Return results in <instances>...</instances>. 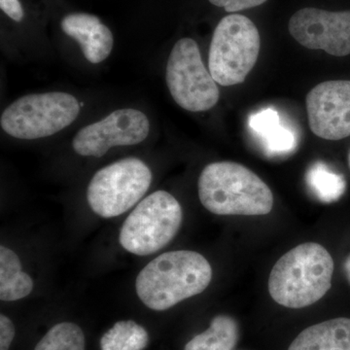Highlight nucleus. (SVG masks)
<instances>
[{"mask_svg":"<svg viewBox=\"0 0 350 350\" xmlns=\"http://www.w3.org/2000/svg\"><path fill=\"white\" fill-rule=\"evenodd\" d=\"M288 350H350V319L340 317L308 327Z\"/></svg>","mask_w":350,"mask_h":350,"instance_id":"13","label":"nucleus"},{"mask_svg":"<svg viewBox=\"0 0 350 350\" xmlns=\"http://www.w3.org/2000/svg\"><path fill=\"white\" fill-rule=\"evenodd\" d=\"M165 79L175 103L188 111H207L220 98L217 83L204 66L194 39L182 38L175 43Z\"/></svg>","mask_w":350,"mask_h":350,"instance_id":"8","label":"nucleus"},{"mask_svg":"<svg viewBox=\"0 0 350 350\" xmlns=\"http://www.w3.org/2000/svg\"><path fill=\"white\" fill-rule=\"evenodd\" d=\"M33 286L31 276L23 271L19 256L10 248L0 246V300H22L31 293Z\"/></svg>","mask_w":350,"mask_h":350,"instance_id":"15","label":"nucleus"},{"mask_svg":"<svg viewBox=\"0 0 350 350\" xmlns=\"http://www.w3.org/2000/svg\"><path fill=\"white\" fill-rule=\"evenodd\" d=\"M80 112V103L64 92L31 94L11 103L2 113L0 126L10 137L38 139L56 135L71 125Z\"/></svg>","mask_w":350,"mask_h":350,"instance_id":"6","label":"nucleus"},{"mask_svg":"<svg viewBox=\"0 0 350 350\" xmlns=\"http://www.w3.org/2000/svg\"><path fill=\"white\" fill-rule=\"evenodd\" d=\"M183 221L178 200L157 191L138 202L120 230L122 247L137 256L158 252L175 238Z\"/></svg>","mask_w":350,"mask_h":350,"instance_id":"4","label":"nucleus"},{"mask_svg":"<svg viewBox=\"0 0 350 350\" xmlns=\"http://www.w3.org/2000/svg\"><path fill=\"white\" fill-rule=\"evenodd\" d=\"M288 29L295 40L308 49L323 50L336 57L350 55V11L301 9L292 16Z\"/></svg>","mask_w":350,"mask_h":350,"instance_id":"10","label":"nucleus"},{"mask_svg":"<svg viewBox=\"0 0 350 350\" xmlns=\"http://www.w3.org/2000/svg\"><path fill=\"white\" fill-rule=\"evenodd\" d=\"M149 342L148 332L133 320L116 322L100 338L101 350H144Z\"/></svg>","mask_w":350,"mask_h":350,"instance_id":"18","label":"nucleus"},{"mask_svg":"<svg viewBox=\"0 0 350 350\" xmlns=\"http://www.w3.org/2000/svg\"><path fill=\"white\" fill-rule=\"evenodd\" d=\"M349 167H350V153H349Z\"/></svg>","mask_w":350,"mask_h":350,"instance_id":"24","label":"nucleus"},{"mask_svg":"<svg viewBox=\"0 0 350 350\" xmlns=\"http://www.w3.org/2000/svg\"><path fill=\"white\" fill-rule=\"evenodd\" d=\"M15 337V326L12 320L3 313L0 314V350H9Z\"/></svg>","mask_w":350,"mask_h":350,"instance_id":"21","label":"nucleus"},{"mask_svg":"<svg viewBox=\"0 0 350 350\" xmlns=\"http://www.w3.org/2000/svg\"><path fill=\"white\" fill-rule=\"evenodd\" d=\"M0 8L15 22L24 19V9L19 0H0Z\"/></svg>","mask_w":350,"mask_h":350,"instance_id":"22","label":"nucleus"},{"mask_svg":"<svg viewBox=\"0 0 350 350\" xmlns=\"http://www.w3.org/2000/svg\"><path fill=\"white\" fill-rule=\"evenodd\" d=\"M149 131L150 122L144 112L123 108L81 129L73 138L72 147L78 155L101 158L113 147L142 144Z\"/></svg>","mask_w":350,"mask_h":350,"instance_id":"9","label":"nucleus"},{"mask_svg":"<svg viewBox=\"0 0 350 350\" xmlns=\"http://www.w3.org/2000/svg\"><path fill=\"white\" fill-rule=\"evenodd\" d=\"M344 268L345 275H347V280H349L350 284V255L345 260Z\"/></svg>","mask_w":350,"mask_h":350,"instance_id":"23","label":"nucleus"},{"mask_svg":"<svg viewBox=\"0 0 350 350\" xmlns=\"http://www.w3.org/2000/svg\"><path fill=\"white\" fill-rule=\"evenodd\" d=\"M306 103L315 135L327 140L350 137V80L320 83L306 94Z\"/></svg>","mask_w":350,"mask_h":350,"instance_id":"11","label":"nucleus"},{"mask_svg":"<svg viewBox=\"0 0 350 350\" xmlns=\"http://www.w3.org/2000/svg\"><path fill=\"white\" fill-rule=\"evenodd\" d=\"M151 170L140 159L125 158L94 174L87 189V200L94 213L113 218L130 211L150 187Z\"/></svg>","mask_w":350,"mask_h":350,"instance_id":"7","label":"nucleus"},{"mask_svg":"<svg viewBox=\"0 0 350 350\" xmlns=\"http://www.w3.org/2000/svg\"><path fill=\"white\" fill-rule=\"evenodd\" d=\"M306 179L313 194L325 204L337 202L344 196L347 189L345 177L333 172L326 163L322 162L310 165Z\"/></svg>","mask_w":350,"mask_h":350,"instance_id":"17","label":"nucleus"},{"mask_svg":"<svg viewBox=\"0 0 350 350\" xmlns=\"http://www.w3.org/2000/svg\"><path fill=\"white\" fill-rule=\"evenodd\" d=\"M86 338L81 327L72 322L53 326L39 340L34 350H85Z\"/></svg>","mask_w":350,"mask_h":350,"instance_id":"19","label":"nucleus"},{"mask_svg":"<svg viewBox=\"0 0 350 350\" xmlns=\"http://www.w3.org/2000/svg\"><path fill=\"white\" fill-rule=\"evenodd\" d=\"M198 190L202 206L216 215H267L273 207L269 186L238 163L207 165L200 175Z\"/></svg>","mask_w":350,"mask_h":350,"instance_id":"3","label":"nucleus"},{"mask_svg":"<svg viewBox=\"0 0 350 350\" xmlns=\"http://www.w3.org/2000/svg\"><path fill=\"white\" fill-rule=\"evenodd\" d=\"M248 126L261 138L265 149L271 155L290 153L296 146L293 131L280 124V113L273 108L251 115Z\"/></svg>","mask_w":350,"mask_h":350,"instance_id":"14","label":"nucleus"},{"mask_svg":"<svg viewBox=\"0 0 350 350\" xmlns=\"http://www.w3.org/2000/svg\"><path fill=\"white\" fill-rule=\"evenodd\" d=\"M239 338L236 320L229 315L220 314L214 317L207 330L187 342L184 350H232Z\"/></svg>","mask_w":350,"mask_h":350,"instance_id":"16","label":"nucleus"},{"mask_svg":"<svg viewBox=\"0 0 350 350\" xmlns=\"http://www.w3.org/2000/svg\"><path fill=\"white\" fill-rule=\"evenodd\" d=\"M211 280L213 268L206 257L195 251H170L142 269L135 291L147 308L163 312L202 293Z\"/></svg>","mask_w":350,"mask_h":350,"instance_id":"1","label":"nucleus"},{"mask_svg":"<svg viewBox=\"0 0 350 350\" xmlns=\"http://www.w3.org/2000/svg\"><path fill=\"white\" fill-rule=\"evenodd\" d=\"M333 273V258L325 247L301 243L275 262L269 278V295L285 308H306L325 296Z\"/></svg>","mask_w":350,"mask_h":350,"instance_id":"2","label":"nucleus"},{"mask_svg":"<svg viewBox=\"0 0 350 350\" xmlns=\"http://www.w3.org/2000/svg\"><path fill=\"white\" fill-rule=\"evenodd\" d=\"M61 27L66 36L77 41L90 63L100 64L111 54L114 45L112 32L96 16L68 14L62 20Z\"/></svg>","mask_w":350,"mask_h":350,"instance_id":"12","label":"nucleus"},{"mask_svg":"<svg viewBox=\"0 0 350 350\" xmlns=\"http://www.w3.org/2000/svg\"><path fill=\"white\" fill-rule=\"evenodd\" d=\"M260 48V33L252 21L239 14L226 16L213 32L209 72L222 86L241 84L256 64Z\"/></svg>","mask_w":350,"mask_h":350,"instance_id":"5","label":"nucleus"},{"mask_svg":"<svg viewBox=\"0 0 350 350\" xmlns=\"http://www.w3.org/2000/svg\"><path fill=\"white\" fill-rule=\"evenodd\" d=\"M211 4L222 7L227 12L234 13L262 5L267 0H208Z\"/></svg>","mask_w":350,"mask_h":350,"instance_id":"20","label":"nucleus"}]
</instances>
